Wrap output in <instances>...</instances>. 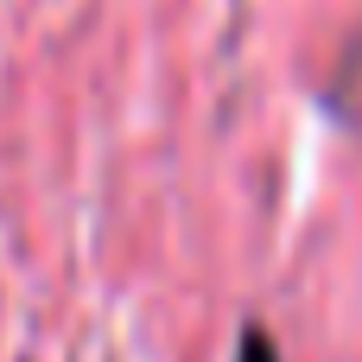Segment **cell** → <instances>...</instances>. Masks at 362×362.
<instances>
[{
    "instance_id": "cell-1",
    "label": "cell",
    "mask_w": 362,
    "mask_h": 362,
    "mask_svg": "<svg viewBox=\"0 0 362 362\" xmlns=\"http://www.w3.org/2000/svg\"><path fill=\"white\" fill-rule=\"evenodd\" d=\"M325 102H331L350 127H362V32L337 51V64H331V76H325Z\"/></svg>"
},
{
    "instance_id": "cell-2",
    "label": "cell",
    "mask_w": 362,
    "mask_h": 362,
    "mask_svg": "<svg viewBox=\"0 0 362 362\" xmlns=\"http://www.w3.org/2000/svg\"><path fill=\"white\" fill-rule=\"evenodd\" d=\"M235 362H280V350H274V337H267V331H242Z\"/></svg>"
}]
</instances>
